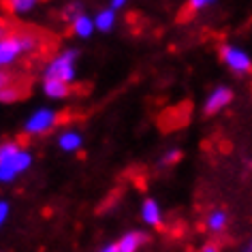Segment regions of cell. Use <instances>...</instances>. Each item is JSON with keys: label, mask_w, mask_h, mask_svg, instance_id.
Masks as SVG:
<instances>
[{"label": "cell", "mask_w": 252, "mask_h": 252, "mask_svg": "<svg viewBox=\"0 0 252 252\" xmlns=\"http://www.w3.org/2000/svg\"><path fill=\"white\" fill-rule=\"evenodd\" d=\"M124 2H126V0H111V7H113V9H120Z\"/></svg>", "instance_id": "obj_23"}, {"label": "cell", "mask_w": 252, "mask_h": 252, "mask_svg": "<svg viewBox=\"0 0 252 252\" xmlns=\"http://www.w3.org/2000/svg\"><path fill=\"white\" fill-rule=\"evenodd\" d=\"M100 252H118V246L116 244H109V246H105Z\"/></svg>", "instance_id": "obj_22"}, {"label": "cell", "mask_w": 252, "mask_h": 252, "mask_svg": "<svg viewBox=\"0 0 252 252\" xmlns=\"http://www.w3.org/2000/svg\"><path fill=\"white\" fill-rule=\"evenodd\" d=\"M20 56H22V47L13 32H9L4 39H0V66L11 64V62H15Z\"/></svg>", "instance_id": "obj_6"}, {"label": "cell", "mask_w": 252, "mask_h": 252, "mask_svg": "<svg viewBox=\"0 0 252 252\" xmlns=\"http://www.w3.org/2000/svg\"><path fill=\"white\" fill-rule=\"evenodd\" d=\"M201 252H220V244L218 242H207L203 248H201Z\"/></svg>", "instance_id": "obj_20"}, {"label": "cell", "mask_w": 252, "mask_h": 252, "mask_svg": "<svg viewBox=\"0 0 252 252\" xmlns=\"http://www.w3.org/2000/svg\"><path fill=\"white\" fill-rule=\"evenodd\" d=\"M148 242V235L141 231H130L126 233V235L120 239V242L116 244L118 246V252H139V248L143 244Z\"/></svg>", "instance_id": "obj_8"}, {"label": "cell", "mask_w": 252, "mask_h": 252, "mask_svg": "<svg viewBox=\"0 0 252 252\" xmlns=\"http://www.w3.org/2000/svg\"><path fill=\"white\" fill-rule=\"evenodd\" d=\"M233 100V92L226 86H218L205 100V113H218Z\"/></svg>", "instance_id": "obj_7"}, {"label": "cell", "mask_w": 252, "mask_h": 252, "mask_svg": "<svg viewBox=\"0 0 252 252\" xmlns=\"http://www.w3.org/2000/svg\"><path fill=\"white\" fill-rule=\"evenodd\" d=\"M7 214H9V205L4 203V201H0V226H2L4 220H7Z\"/></svg>", "instance_id": "obj_21"}, {"label": "cell", "mask_w": 252, "mask_h": 252, "mask_svg": "<svg viewBox=\"0 0 252 252\" xmlns=\"http://www.w3.org/2000/svg\"><path fill=\"white\" fill-rule=\"evenodd\" d=\"M73 30L79 36H90V32H92V22L88 20L86 15H79V17H75V20H73Z\"/></svg>", "instance_id": "obj_12"}, {"label": "cell", "mask_w": 252, "mask_h": 252, "mask_svg": "<svg viewBox=\"0 0 252 252\" xmlns=\"http://www.w3.org/2000/svg\"><path fill=\"white\" fill-rule=\"evenodd\" d=\"M81 146V139L77 133H64L60 137V148L62 150H68V152H73V150H77Z\"/></svg>", "instance_id": "obj_13"}, {"label": "cell", "mask_w": 252, "mask_h": 252, "mask_svg": "<svg viewBox=\"0 0 252 252\" xmlns=\"http://www.w3.org/2000/svg\"><path fill=\"white\" fill-rule=\"evenodd\" d=\"M20 150H22V148L17 146V143H2V146H0V160H4L7 156L20 152Z\"/></svg>", "instance_id": "obj_17"}, {"label": "cell", "mask_w": 252, "mask_h": 252, "mask_svg": "<svg viewBox=\"0 0 252 252\" xmlns=\"http://www.w3.org/2000/svg\"><path fill=\"white\" fill-rule=\"evenodd\" d=\"M20 41V47H22V54H39V52H45V39L39 30H20V32H13Z\"/></svg>", "instance_id": "obj_4"}, {"label": "cell", "mask_w": 252, "mask_h": 252, "mask_svg": "<svg viewBox=\"0 0 252 252\" xmlns=\"http://www.w3.org/2000/svg\"><path fill=\"white\" fill-rule=\"evenodd\" d=\"M75 58H77L75 52H64L58 58H54L47 66L45 79H58L64 81V84H71L75 77Z\"/></svg>", "instance_id": "obj_1"}, {"label": "cell", "mask_w": 252, "mask_h": 252, "mask_svg": "<svg viewBox=\"0 0 252 252\" xmlns=\"http://www.w3.org/2000/svg\"><path fill=\"white\" fill-rule=\"evenodd\" d=\"M22 90H17V86H13V84H9V86H4L2 90H0V100L2 103H11V100H17L22 96Z\"/></svg>", "instance_id": "obj_15"}, {"label": "cell", "mask_w": 252, "mask_h": 252, "mask_svg": "<svg viewBox=\"0 0 252 252\" xmlns=\"http://www.w3.org/2000/svg\"><path fill=\"white\" fill-rule=\"evenodd\" d=\"M56 113L54 111H49V109H41V111H36L32 118L28 120V124H26V133L28 135H41V133H47L49 128L56 124Z\"/></svg>", "instance_id": "obj_5"}, {"label": "cell", "mask_w": 252, "mask_h": 252, "mask_svg": "<svg viewBox=\"0 0 252 252\" xmlns=\"http://www.w3.org/2000/svg\"><path fill=\"white\" fill-rule=\"evenodd\" d=\"M242 252H252V242H250V244H248V246H246V248H244V250H242Z\"/></svg>", "instance_id": "obj_24"}, {"label": "cell", "mask_w": 252, "mask_h": 252, "mask_svg": "<svg viewBox=\"0 0 252 252\" xmlns=\"http://www.w3.org/2000/svg\"><path fill=\"white\" fill-rule=\"evenodd\" d=\"M45 92L49 96L54 98H64L68 92H71V88L64 81H58V79H45Z\"/></svg>", "instance_id": "obj_11"}, {"label": "cell", "mask_w": 252, "mask_h": 252, "mask_svg": "<svg viewBox=\"0 0 252 252\" xmlns=\"http://www.w3.org/2000/svg\"><path fill=\"white\" fill-rule=\"evenodd\" d=\"M113 22H116V15H113V11H103V13L96 17V26L100 30H109L113 26Z\"/></svg>", "instance_id": "obj_16"}, {"label": "cell", "mask_w": 252, "mask_h": 252, "mask_svg": "<svg viewBox=\"0 0 252 252\" xmlns=\"http://www.w3.org/2000/svg\"><path fill=\"white\" fill-rule=\"evenodd\" d=\"M216 0H188V7H190L192 11H201L205 7H210V4H214Z\"/></svg>", "instance_id": "obj_18"}, {"label": "cell", "mask_w": 252, "mask_h": 252, "mask_svg": "<svg viewBox=\"0 0 252 252\" xmlns=\"http://www.w3.org/2000/svg\"><path fill=\"white\" fill-rule=\"evenodd\" d=\"M28 165H30V156L24 152V150L7 156L4 160H0V180L2 182L13 180L17 173H22L24 169H28Z\"/></svg>", "instance_id": "obj_3"}, {"label": "cell", "mask_w": 252, "mask_h": 252, "mask_svg": "<svg viewBox=\"0 0 252 252\" xmlns=\"http://www.w3.org/2000/svg\"><path fill=\"white\" fill-rule=\"evenodd\" d=\"M222 60L226 62V66L231 68L233 73H250L252 71V60L250 56L239 47H233V45H224L222 47Z\"/></svg>", "instance_id": "obj_2"}, {"label": "cell", "mask_w": 252, "mask_h": 252, "mask_svg": "<svg viewBox=\"0 0 252 252\" xmlns=\"http://www.w3.org/2000/svg\"><path fill=\"white\" fill-rule=\"evenodd\" d=\"M180 160V150H171L169 154H165V158H162V165H173V162Z\"/></svg>", "instance_id": "obj_19"}, {"label": "cell", "mask_w": 252, "mask_h": 252, "mask_svg": "<svg viewBox=\"0 0 252 252\" xmlns=\"http://www.w3.org/2000/svg\"><path fill=\"white\" fill-rule=\"evenodd\" d=\"M141 216L143 220L150 224V226H160L162 224V214H160V207L156 201L152 199H146L141 205Z\"/></svg>", "instance_id": "obj_10"}, {"label": "cell", "mask_w": 252, "mask_h": 252, "mask_svg": "<svg viewBox=\"0 0 252 252\" xmlns=\"http://www.w3.org/2000/svg\"><path fill=\"white\" fill-rule=\"evenodd\" d=\"M39 2V0H4V4H7L9 11H15V13H22V11H28L30 7H34V4Z\"/></svg>", "instance_id": "obj_14"}, {"label": "cell", "mask_w": 252, "mask_h": 252, "mask_svg": "<svg viewBox=\"0 0 252 252\" xmlns=\"http://www.w3.org/2000/svg\"><path fill=\"white\" fill-rule=\"evenodd\" d=\"M226 224H229V216H226L224 210H212L205 218V229L212 233V235H220L224 233Z\"/></svg>", "instance_id": "obj_9"}]
</instances>
